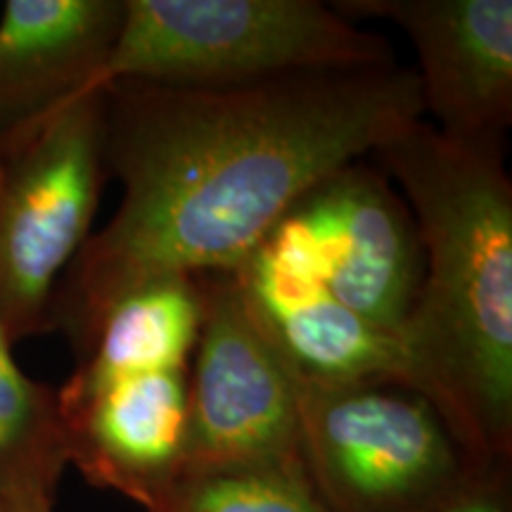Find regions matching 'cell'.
<instances>
[{
  "instance_id": "6da1fadb",
  "label": "cell",
  "mask_w": 512,
  "mask_h": 512,
  "mask_svg": "<svg viewBox=\"0 0 512 512\" xmlns=\"http://www.w3.org/2000/svg\"><path fill=\"white\" fill-rule=\"evenodd\" d=\"M105 164L124 195L53 299L76 347L128 290L171 275L235 273L304 195L425 117L399 62L240 86H102Z\"/></svg>"
},
{
  "instance_id": "7a4b0ae2",
  "label": "cell",
  "mask_w": 512,
  "mask_h": 512,
  "mask_svg": "<svg viewBox=\"0 0 512 512\" xmlns=\"http://www.w3.org/2000/svg\"><path fill=\"white\" fill-rule=\"evenodd\" d=\"M401 185L425 273L399 332L408 389L479 470L512 467V183L505 145L415 121L373 155Z\"/></svg>"
},
{
  "instance_id": "3957f363",
  "label": "cell",
  "mask_w": 512,
  "mask_h": 512,
  "mask_svg": "<svg viewBox=\"0 0 512 512\" xmlns=\"http://www.w3.org/2000/svg\"><path fill=\"white\" fill-rule=\"evenodd\" d=\"M98 86H240L394 62L387 41L318 0H124Z\"/></svg>"
},
{
  "instance_id": "277c9868",
  "label": "cell",
  "mask_w": 512,
  "mask_h": 512,
  "mask_svg": "<svg viewBox=\"0 0 512 512\" xmlns=\"http://www.w3.org/2000/svg\"><path fill=\"white\" fill-rule=\"evenodd\" d=\"M107 178L102 88L0 138V330L53 332L62 275L91 238Z\"/></svg>"
},
{
  "instance_id": "5b68a950",
  "label": "cell",
  "mask_w": 512,
  "mask_h": 512,
  "mask_svg": "<svg viewBox=\"0 0 512 512\" xmlns=\"http://www.w3.org/2000/svg\"><path fill=\"white\" fill-rule=\"evenodd\" d=\"M294 380L302 460L330 512H430L479 472L413 389Z\"/></svg>"
},
{
  "instance_id": "8992f818",
  "label": "cell",
  "mask_w": 512,
  "mask_h": 512,
  "mask_svg": "<svg viewBox=\"0 0 512 512\" xmlns=\"http://www.w3.org/2000/svg\"><path fill=\"white\" fill-rule=\"evenodd\" d=\"M195 278L202 323L188 366L183 472L304 463L297 380L256 320L238 275Z\"/></svg>"
},
{
  "instance_id": "52a82bcc",
  "label": "cell",
  "mask_w": 512,
  "mask_h": 512,
  "mask_svg": "<svg viewBox=\"0 0 512 512\" xmlns=\"http://www.w3.org/2000/svg\"><path fill=\"white\" fill-rule=\"evenodd\" d=\"M271 238L309 266L339 304L399 332L425 273L418 223L401 192L363 159L318 183Z\"/></svg>"
},
{
  "instance_id": "ba28073f",
  "label": "cell",
  "mask_w": 512,
  "mask_h": 512,
  "mask_svg": "<svg viewBox=\"0 0 512 512\" xmlns=\"http://www.w3.org/2000/svg\"><path fill=\"white\" fill-rule=\"evenodd\" d=\"M351 19L377 17L411 38L425 114L439 133L477 145H505L512 124L510 0H342Z\"/></svg>"
},
{
  "instance_id": "9c48e42d",
  "label": "cell",
  "mask_w": 512,
  "mask_h": 512,
  "mask_svg": "<svg viewBox=\"0 0 512 512\" xmlns=\"http://www.w3.org/2000/svg\"><path fill=\"white\" fill-rule=\"evenodd\" d=\"M69 465L93 486L155 512L185 465L188 368L74 373L57 389Z\"/></svg>"
},
{
  "instance_id": "30bf717a",
  "label": "cell",
  "mask_w": 512,
  "mask_h": 512,
  "mask_svg": "<svg viewBox=\"0 0 512 512\" xmlns=\"http://www.w3.org/2000/svg\"><path fill=\"white\" fill-rule=\"evenodd\" d=\"M235 275L294 377L316 384L408 387L401 339L339 304L302 261L261 245Z\"/></svg>"
},
{
  "instance_id": "8fae6325",
  "label": "cell",
  "mask_w": 512,
  "mask_h": 512,
  "mask_svg": "<svg viewBox=\"0 0 512 512\" xmlns=\"http://www.w3.org/2000/svg\"><path fill=\"white\" fill-rule=\"evenodd\" d=\"M124 0H8L0 15V138L100 88Z\"/></svg>"
},
{
  "instance_id": "7c38bea8",
  "label": "cell",
  "mask_w": 512,
  "mask_h": 512,
  "mask_svg": "<svg viewBox=\"0 0 512 512\" xmlns=\"http://www.w3.org/2000/svg\"><path fill=\"white\" fill-rule=\"evenodd\" d=\"M202 323L195 275L147 280L128 290L72 347L76 373L124 375L185 370Z\"/></svg>"
},
{
  "instance_id": "4fadbf2b",
  "label": "cell",
  "mask_w": 512,
  "mask_h": 512,
  "mask_svg": "<svg viewBox=\"0 0 512 512\" xmlns=\"http://www.w3.org/2000/svg\"><path fill=\"white\" fill-rule=\"evenodd\" d=\"M67 467L57 389L19 368L0 330V512H55Z\"/></svg>"
},
{
  "instance_id": "5bb4252c",
  "label": "cell",
  "mask_w": 512,
  "mask_h": 512,
  "mask_svg": "<svg viewBox=\"0 0 512 512\" xmlns=\"http://www.w3.org/2000/svg\"><path fill=\"white\" fill-rule=\"evenodd\" d=\"M155 512H330L304 463L183 472Z\"/></svg>"
},
{
  "instance_id": "9a60e30c",
  "label": "cell",
  "mask_w": 512,
  "mask_h": 512,
  "mask_svg": "<svg viewBox=\"0 0 512 512\" xmlns=\"http://www.w3.org/2000/svg\"><path fill=\"white\" fill-rule=\"evenodd\" d=\"M430 512H512V467L479 470Z\"/></svg>"
}]
</instances>
